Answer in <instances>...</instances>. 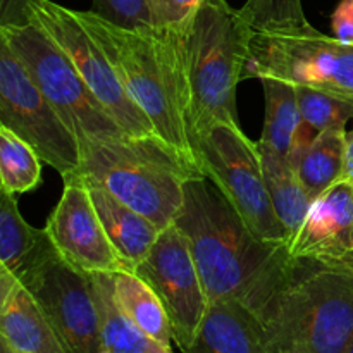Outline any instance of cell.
Returning a JSON list of instances; mask_svg holds the SVG:
<instances>
[{
	"label": "cell",
	"mask_w": 353,
	"mask_h": 353,
	"mask_svg": "<svg viewBox=\"0 0 353 353\" xmlns=\"http://www.w3.org/2000/svg\"><path fill=\"white\" fill-rule=\"evenodd\" d=\"M174 224L188 240L209 303L240 302L257 316L285 272L288 247L255 236L205 176L186 181Z\"/></svg>",
	"instance_id": "1"
},
{
	"label": "cell",
	"mask_w": 353,
	"mask_h": 353,
	"mask_svg": "<svg viewBox=\"0 0 353 353\" xmlns=\"http://www.w3.org/2000/svg\"><path fill=\"white\" fill-rule=\"evenodd\" d=\"M76 16L105 52L128 95L150 119L155 134L190 171L203 176L193 147L190 117L186 34L192 24L130 30L92 10H76Z\"/></svg>",
	"instance_id": "2"
},
{
	"label": "cell",
	"mask_w": 353,
	"mask_h": 353,
	"mask_svg": "<svg viewBox=\"0 0 353 353\" xmlns=\"http://www.w3.org/2000/svg\"><path fill=\"white\" fill-rule=\"evenodd\" d=\"M272 353H345L353 336V252L290 257L257 314Z\"/></svg>",
	"instance_id": "3"
},
{
	"label": "cell",
	"mask_w": 353,
	"mask_h": 353,
	"mask_svg": "<svg viewBox=\"0 0 353 353\" xmlns=\"http://www.w3.org/2000/svg\"><path fill=\"white\" fill-rule=\"evenodd\" d=\"M79 148L78 174L150 219L161 231L174 224L185 202L186 181L199 176L157 137L109 141L79 138Z\"/></svg>",
	"instance_id": "4"
},
{
	"label": "cell",
	"mask_w": 353,
	"mask_h": 353,
	"mask_svg": "<svg viewBox=\"0 0 353 353\" xmlns=\"http://www.w3.org/2000/svg\"><path fill=\"white\" fill-rule=\"evenodd\" d=\"M254 30L228 0H205L186 34L193 138L214 124L240 126L238 83L245 78Z\"/></svg>",
	"instance_id": "5"
},
{
	"label": "cell",
	"mask_w": 353,
	"mask_h": 353,
	"mask_svg": "<svg viewBox=\"0 0 353 353\" xmlns=\"http://www.w3.org/2000/svg\"><path fill=\"white\" fill-rule=\"evenodd\" d=\"M193 147L200 172L226 196L248 230L269 243L288 245V231L265 185L259 143L240 126L214 124L195 134Z\"/></svg>",
	"instance_id": "6"
},
{
	"label": "cell",
	"mask_w": 353,
	"mask_h": 353,
	"mask_svg": "<svg viewBox=\"0 0 353 353\" xmlns=\"http://www.w3.org/2000/svg\"><path fill=\"white\" fill-rule=\"evenodd\" d=\"M0 40L17 55L76 138L121 140L130 134L103 109L68 55L33 23L0 26Z\"/></svg>",
	"instance_id": "7"
},
{
	"label": "cell",
	"mask_w": 353,
	"mask_h": 353,
	"mask_svg": "<svg viewBox=\"0 0 353 353\" xmlns=\"http://www.w3.org/2000/svg\"><path fill=\"white\" fill-rule=\"evenodd\" d=\"M274 78L353 100V43L310 24L300 30L259 31L250 43L245 78Z\"/></svg>",
	"instance_id": "8"
},
{
	"label": "cell",
	"mask_w": 353,
	"mask_h": 353,
	"mask_svg": "<svg viewBox=\"0 0 353 353\" xmlns=\"http://www.w3.org/2000/svg\"><path fill=\"white\" fill-rule=\"evenodd\" d=\"M0 126L31 145L62 178L81 168L79 140L3 40H0Z\"/></svg>",
	"instance_id": "9"
},
{
	"label": "cell",
	"mask_w": 353,
	"mask_h": 353,
	"mask_svg": "<svg viewBox=\"0 0 353 353\" xmlns=\"http://www.w3.org/2000/svg\"><path fill=\"white\" fill-rule=\"evenodd\" d=\"M30 23L37 24L68 55L103 109L130 137H157L150 119L128 95L109 57L95 38L85 30L76 10L59 6L52 0H31Z\"/></svg>",
	"instance_id": "10"
},
{
	"label": "cell",
	"mask_w": 353,
	"mask_h": 353,
	"mask_svg": "<svg viewBox=\"0 0 353 353\" xmlns=\"http://www.w3.org/2000/svg\"><path fill=\"white\" fill-rule=\"evenodd\" d=\"M21 283L37 299L65 353H103L99 309L88 274L54 250Z\"/></svg>",
	"instance_id": "11"
},
{
	"label": "cell",
	"mask_w": 353,
	"mask_h": 353,
	"mask_svg": "<svg viewBox=\"0 0 353 353\" xmlns=\"http://www.w3.org/2000/svg\"><path fill=\"white\" fill-rule=\"evenodd\" d=\"M134 272L157 293L171 321L174 343L185 350L205 316L209 299L183 231L176 224L162 230Z\"/></svg>",
	"instance_id": "12"
},
{
	"label": "cell",
	"mask_w": 353,
	"mask_h": 353,
	"mask_svg": "<svg viewBox=\"0 0 353 353\" xmlns=\"http://www.w3.org/2000/svg\"><path fill=\"white\" fill-rule=\"evenodd\" d=\"M62 179L64 192L45 226L61 257L85 274L131 271L107 236L85 179L78 172Z\"/></svg>",
	"instance_id": "13"
},
{
	"label": "cell",
	"mask_w": 353,
	"mask_h": 353,
	"mask_svg": "<svg viewBox=\"0 0 353 353\" xmlns=\"http://www.w3.org/2000/svg\"><path fill=\"white\" fill-rule=\"evenodd\" d=\"M290 257H341L353 252V185L341 179L317 196L299 233L288 241Z\"/></svg>",
	"instance_id": "14"
},
{
	"label": "cell",
	"mask_w": 353,
	"mask_h": 353,
	"mask_svg": "<svg viewBox=\"0 0 353 353\" xmlns=\"http://www.w3.org/2000/svg\"><path fill=\"white\" fill-rule=\"evenodd\" d=\"M0 343L12 353H65L30 290L0 265Z\"/></svg>",
	"instance_id": "15"
},
{
	"label": "cell",
	"mask_w": 353,
	"mask_h": 353,
	"mask_svg": "<svg viewBox=\"0 0 353 353\" xmlns=\"http://www.w3.org/2000/svg\"><path fill=\"white\" fill-rule=\"evenodd\" d=\"M181 353H272L261 319L240 302L209 303L192 343Z\"/></svg>",
	"instance_id": "16"
},
{
	"label": "cell",
	"mask_w": 353,
	"mask_h": 353,
	"mask_svg": "<svg viewBox=\"0 0 353 353\" xmlns=\"http://www.w3.org/2000/svg\"><path fill=\"white\" fill-rule=\"evenodd\" d=\"M86 185L107 236L121 259L130 265L131 271H134V268L152 250L161 230L150 219L128 207L103 188L92 183Z\"/></svg>",
	"instance_id": "17"
},
{
	"label": "cell",
	"mask_w": 353,
	"mask_h": 353,
	"mask_svg": "<svg viewBox=\"0 0 353 353\" xmlns=\"http://www.w3.org/2000/svg\"><path fill=\"white\" fill-rule=\"evenodd\" d=\"M57 250L47 230H37L24 221L16 195L0 190V265L17 279Z\"/></svg>",
	"instance_id": "18"
},
{
	"label": "cell",
	"mask_w": 353,
	"mask_h": 353,
	"mask_svg": "<svg viewBox=\"0 0 353 353\" xmlns=\"http://www.w3.org/2000/svg\"><path fill=\"white\" fill-rule=\"evenodd\" d=\"M88 279L99 309L103 353H174L148 336L119 309L112 274H88Z\"/></svg>",
	"instance_id": "19"
},
{
	"label": "cell",
	"mask_w": 353,
	"mask_h": 353,
	"mask_svg": "<svg viewBox=\"0 0 353 353\" xmlns=\"http://www.w3.org/2000/svg\"><path fill=\"white\" fill-rule=\"evenodd\" d=\"M261 83L265 97V117L259 148L290 161L302 124L296 86L274 78H261Z\"/></svg>",
	"instance_id": "20"
},
{
	"label": "cell",
	"mask_w": 353,
	"mask_h": 353,
	"mask_svg": "<svg viewBox=\"0 0 353 353\" xmlns=\"http://www.w3.org/2000/svg\"><path fill=\"white\" fill-rule=\"evenodd\" d=\"M112 285L119 309L148 336L171 348V343L174 341L171 321L150 285L134 271L112 274Z\"/></svg>",
	"instance_id": "21"
},
{
	"label": "cell",
	"mask_w": 353,
	"mask_h": 353,
	"mask_svg": "<svg viewBox=\"0 0 353 353\" xmlns=\"http://www.w3.org/2000/svg\"><path fill=\"white\" fill-rule=\"evenodd\" d=\"M261 157L272 207L288 231L290 241L299 233L303 221L309 216L314 199L299 178L295 165L288 159L278 157L265 150H261Z\"/></svg>",
	"instance_id": "22"
},
{
	"label": "cell",
	"mask_w": 353,
	"mask_h": 353,
	"mask_svg": "<svg viewBox=\"0 0 353 353\" xmlns=\"http://www.w3.org/2000/svg\"><path fill=\"white\" fill-rule=\"evenodd\" d=\"M345 140V130L321 131L293 164L314 200L343 179Z\"/></svg>",
	"instance_id": "23"
},
{
	"label": "cell",
	"mask_w": 353,
	"mask_h": 353,
	"mask_svg": "<svg viewBox=\"0 0 353 353\" xmlns=\"http://www.w3.org/2000/svg\"><path fill=\"white\" fill-rule=\"evenodd\" d=\"M43 161L23 138L0 126V186L10 195H23L41 183Z\"/></svg>",
	"instance_id": "24"
},
{
	"label": "cell",
	"mask_w": 353,
	"mask_h": 353,
	"mask_svg": "<svg viewBox=\"0 0 353 353\" xmlns=\"http://www.w3.org/2000/svg\"><path fill=\"white\" fill-rule=\"evenodd\" d=\"M302 126L312 134L327 130H345L347 123L353 119V100L323 92V90L296 86Z\"/></svg>",
	"instance_id": "25"
},
{
	"label": "cell",
	"mask_w": 353,
	"mask_h": 353,
	"mask_svg": "<svg viewBox=\"0 0 353 353\" xmlns=\"http://www.w3.org/2000/svg\"><path fill=\"white\" fill-rule=\"evenodd\" d=\"M240 10L254 33L310 26L303 12L302 0H247Z\"/></svg>",
	"instance_id": "26"
},
{
	"label": "cell",
	"mask_w": 353,
	"mask_h": 353,
	"mask_svg": "<svg viewBox=\"0 0 353 353\" xmlns=\"http://www.w3.org/2000/svg\"><path fill=\"white\" fill-rule=\"evenodd\" d=\"M92 12L130 30L152 28L145 0H93Z\"/></svg>",
	"instance_id": "27"
},
{
	"label": "cell",
	"mask_w": 353,
	"mask_h": 353,
	"mask_svg": "<svg viewBox=\"0 0 353 353\" xmlns=\"http://www.w3.org/2000/svg\"><path fill=\"white\" fill-rule=\"evenodd\" d=\"M205 0H145L152 28H188Z\"/></svg>",
	"instance_id": "28"
},
{
	"label": "cell",
	"mask_w": 353,
	"mask_h": 353,
	"mask_svg": "<svg viewBox=\"0 0 353 353\" xmlns=\"http://www.w3.org/2000/svg\"><path fill=\"white\" fill-rule=\"evenodd\" d=\"M333 37L343 43H353V0H341L331 16Z\"/></svg>",
	"instance_id": "29"
},
{
	"label": "cell",
	"mask_w": 353,
	"mask_h": 353,
	"mask_svg": "<svg viewBox=\"0 0 353 353\" xmlns=\"http://www.w3.org/2000/svg\"><path fill=\"white\" fill-rule=\"evenodd\" d=\"M31 0H0V26L30 23Z\"/></svg>",
	"instance_id": "30"
},
{
	"label": "cell",
	"mask_w": 353,
	"mask_h": 353,
	"mask_svg": "<svg viewBox=\"0 0 353 353\" xmlns=\"http://www.w3.org/2000/svg\"><path fill=\"white\" fill-rule=\"evenodd\" d=\"M343 179L353 185V130L350 133H347V140H345Z\"/></svg>",
	"instance_id": "31"
},
{
	"label": "cell",
	"mask_w": 353,
	"mask_h": 353,
	"mask_svg": "<svg viewBox=\"0 0 353 353\" xmlns=\"http://www.w3.org/2000/svg\"><path fill=\"white\" fill-rule=\"evenodd\" d=\"M0 353H12L3 343H0Z\"/></svg>",
	"instance_id": "32"
},
{
	"label": "cell",
	"mask_w": 353,
	"mask_h": 353,
	"mask_svg": "<svg viewBox=\"0 0 353 353\" xmlns=\"http://www.w3.org/2000/svg\"><path fill=\"white\" fill-rule=\"evenodd\" d=\"M345 353H353V336H352V341H350V345H348L347 352H345Z\"/></svg>",
	"instance_id": "33"
},
{
	"label": "cell",
	"mask_w": 353,
	"mask_h": 353,
	"mask_svg": "<svg viewBox=\"0 0 353 353\" xmlns=\"http://www.w3.org/2000/svg\"><path fill=\"white\" fill-rule=\"evenodd\" d=\"M276 353H302L299 350H281V352H276Z\"/></svg>",
	"instance_id": "34"
}]
</instances>
